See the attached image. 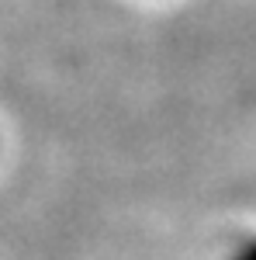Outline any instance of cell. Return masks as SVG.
I'll use <instances>...</instances> for the list:
<instances>
[{"label": "cell", "instance_id": "cell-1", "mask_svg": "<svg viewBox=\"0 0 256 260\" xmlns=\"http://www.w3.org/2000/svg\"><path fill=\"white\" fill-rule=\"evenodd\" d=\"M236 260H253V246L246 243V246H242V250H239V253H236Z\"/></svg>", "mask_w": 256, "mask_h": 260}]
</instances>
